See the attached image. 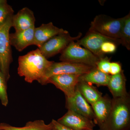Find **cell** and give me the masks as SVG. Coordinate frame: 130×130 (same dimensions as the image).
Returning <instances> with one entry per match:
<instances>
[{
  "label": "cell",
  "instance_id": "cell-1",
  "mask_svg": "<svg viewBox=\"0 0 130 130\" xmlns=\"http://www.w3.org/2000/svg\"><path fill=\"white\" fill-rule=\"evenodd\" d=\"M54 62L45 58L38 48L19 57L18 74L29 83L38 82Z\"/></svg>",
  "mask_w": 130,
  "mask_h": 130
},
{
  "label": "cell",
  "instance_id": "cell-7",
  "mask_svg": "<svg viewBox=\"0 0 130 130\" xmlns=\"http://www.w3.org/2000/svg\"><path fill=\"white\" fill-rule=\"evenodd\" d=\"M82 36L81 32L74 37H72L69 32L57 35L43 43L39 49L43 55L48 59L61 53L71 42L79 40Z\"/></svg>",
  "mask_w": 130,
  "mask_h": 130
},
{
  "label": "cell",
  "instance_id": "cell-6",
  "mask_svg": "<svg viewBox=\"0 0 130 130\" xmlns=\"http://www.w3.org/2000/svg\"><path fill=\"white\" fill-rule=\"evenodd\" d=\"M94 67L79 63L67 61H54L47 69L43 77L38 83L42 85H46L48 79L52 76L63 74L81 75L89 72Z\"/></svg>",
  "mask_w": 130,
  "mask_h": 130
},
{
  "label": "cell",
  "instance_id": "cell-4",
  "mask_svg": "<svg viewBox=\"0 0 130 130\" xmlns=\"http://www.w3.org/2000/svg\"><path fill=\"white\" fill-rule=\"evenodd\" d=\"M61 61L84 64L96 67L100 59L87 49L83 47L77 42H71L61 53L59 58Z\"/></svg>",
  "mask_w": 130,
  "mask_h": 130
},
{
  "label": "cell",
  "instance_id": "cell-14",
  "mask_svg": "<svg viewBox=\"0 0 130 130\" xmlns=\"http://www.w3.org/2000/svg\"><path fill=\"white\" fill-rule=\"evenodd\" d=\"M35 28V26L25 30L10 33L9 38L11 46L20 52L27 47L33 45Z\"/></svg>",
  "mask_w": 130,
  "mask_h": 130
},
{
  "label": "cell",
  "instance_id": "cell-5",
  "mask_svg": "<svg viewBox=\"0 0 130 130\" xmlns=\"http://www.w3.org/2000/svg\"><path fill=\"white\" fill-rule=\"evenodd\" d=\"M123 18H113L105 14L97 15L90 24V29L107 37L120 39Z\"/></svg>",
  "mask_w": 130,
  "mask_h": 130
},
{
  "label": "cell",
  "instance_id": "cell-28",
  "mask_svg": "<svg viewBox=\"0 0 130 130\" xmlns=\"http://www.w3.org/2000/svg\"><path fill=\"white\" fill-rule=\"evenodd\" d=\"M51 130H56V129H55V128H54H54H53V129H52Z\"/></svg>",
  "mask_w": 130,
  "mask_h": 130
},
{
  "label": "cell",
  "instance_id": "cell-11",
  "mask_svg": "<svg viewBox=\"0 0 130 130\" xmlns=\"http://www.w3.org/2000/svg\"><path fill=\"white\" fill-rule=\"evenodd\" d=\"M66 107L68 110L83 115L94 121L95 117L92 107L76 87L74 95L66 97Z\"/></svg>",
  "mask_w": 130,
  "mask_h": 130
},
{
  "label": "cell",
  "instance_id": "cell-20",
  "mask_svg": "<svg viewBox=\"0 0 130 130\" xmlns=\"http://www.w3.org/2000/svg\"><path fill=\"white\" fill-rule=\"evenodd\" d=\"M120 44L128 50H130V13L123 18L120 30Z\"/></svg>",
  "mask_w": 130,
  "mask_h": 130
},
{
  "label": "cell",
  "instance_id": "cell-18",
  "mask_svg": "<svg viewBox=\"0 0 130 130\" xmlns=\"http://www.w3.org/2000/svg\"><path fill=\"white\" fill-rule=\"evenodd\" d=\"M76 88L82 96L91 105L102 97V93L90 84L79 81L77 84Z\"/></svg>",
  "mask_w": 130,
  "mask_h": 130
},
{
  "label": "cell",
  "instance_id": "cell-22",
  "mask_svg": "<svg viewBox=\"0 0 130 130\" xmlns=\"http://www.w3.org/2000/svg\"><path fill=\"white\" fill-rule=\"evenodd\" d=\"M7 82L4 75L0 71V100L2 105L5 107L7 106L8 103Z\"/></svg>",
  "mask_w": 130,
  "mask_h": 130
},
{
  "label": "cell",
  "instance_id": "cell-21",
  "mask_svg": "<svg viewBox=\"0 0 130 130\" xmlns=\"http://www.w3.org/2000/svg\"><path fill=\"white\" fill-rule=\"evenodd\" d=\"M14 11L7 1L0 5V26L3 25L10 17L13 15Z\"/></svg>",
  "mask_w": 130,
  "mask_h": 130
},
{
  "label": "cell",
  "instance_id": "cell-16",
  "mask_svg": "<svg viewBox=\"0 0 130 130\" xmlns=\"http://www.w3.org/2000/svg\"><path fill=\"white\" fill-rule=\"evenodd\" d=\"M126 78L123 70L118 74L111 75L107 86L113 98H120L129 95L126 91Z\"/></svg>",
  "mask_w": 130,
  "mask_h": 130
},
{
  "label": "cell",
  "instance_id": "cell-10",
  "mask_svg": "<svg viewBox=\"0 0 130 130\" xmlns=\"http://www.w3.org/2000/svg\"><path fill=\"white\" fill-rule=\"evenodd\" d=\"M57 121L74 130H94L96 125L92 120L70 110Z\"/></svg>",
  "mask_w": 130,
  "mask_h": 130
},
{
  "label": "cell",
  "instance_id": "cell-24",
  "mask_svg": "<svg viewBox=\"0 0 130 130\" xmlns=\"http://www.w3.org/2000/svg\"><path fill=\"white\" fill-rule=\"evenodd\" d=\"M119 44L112 41L105 42L103 43L101 47V51L103 54H113L115 53Z\"/></svg>",
  "mask_w": 130,
  "mask_h": 130
},
{
  "label": "cell",
  "instance_id": "cell-9",
  "mask_svg": "<svg viewBox=\"0 0 130 130\" xmlns=\"http://www.w3.org/2000/svg\"><path fill=\"white\" fill-rule=\"evenodd\" d=\"M80 75L70 74L54 75L48 79L46 84H53L63 91L66 97H71L74 95Z\"/></svg>",
  "mask_w": 130,
  "mask_h": 130
},
{
  "label": "cell",
  "instance_id": "cell-3",
  "mask_svg": "<svg viewBox=\"0 0 130 130\" xmlns=\"http://www.w3.org/2000/svg\"><path fill=\"white\" fill-rule=\"evenodd\" d=\"M12 17L9 18L3 25L0 26V71L7 82L10 78L9 68L13 61L9 38Z\"/></svg>",
  "mask_w": 130,
  "mask_h": 130
},
{
  "label": "cell",
  "instance_id": "cell-2",
  "mask_svg": "<svg viewBox=\"0 0 130 130\" xmlns=\"http://www.w3.org/2000/svg\"><path fill=\"white\" fill-rule=\"evenodd\" d=\"M130 127L129 95L113 98L111 109L108 118L98 130H129Z\"/></svg>",
  "mask_w": 130,
  "mask_h": 130
},
{
  "label": "cell",
  "instance_id": "cell-17",
  "mask_svg": "<svg viewBox=\"0 0 130 130\" xmlns=\"http://www.w3.org/2000/svg\"><path fill=\"white\" fill-rule=\"evenodd\" d=\"M111 76L102 72L96 67L93 68L89 72L80 75L79 81L94 84L98 86H107Z\"/></svg>",
  "mask_w": 130,
  "mask_h": 130
},
{
  "label": "cell",
  "instance_id": "cell-15",
  "mask_svg": "<svg viewBox=\"0 0 130 130\" xmlns=\"http://www.w3.org/2000/svg\"><path fill=\"white\" fill-rule=\"evenodd\" d=\"M12 21V27L15 31H21L35 26L36 19L32 11L28 7H24L13 14Z\"/></svg>",
  "mask_w": 130,
  "mask_h": 130
},
{
  "label": "cell",
  "instance_id": "cell-26",
  "mask_svg": "<svg viewBox=\"0 0 130 130\" xmlns=\"http://www.w3.org/2000/svg\"><path fill=\"white\" fill-rule=\"evenodd\" d=\"M51 122L53 125L54 128L56 130H74L62 125L55 120H52Z\"/></svg>",
  "mask_w": 130,
  "mask_h": 130
},
{
  "label": "cell",
  "instance_id": "cell-8",
  "mask_svg": "<svg viewBox=\"0 0 130 130\" xmlns=\"http://www.w3.org/2000/svg\"><path fill=\"white\" fill-rule=\"evenodd\" d=\"M108 41L115 42L119 45L121 44L119 39L107 37L90 29L84 37L76 42L80 46L91 51L100 59L105 56V55L101 51V47L103 43Z\"/></svg>",
  "mask_w": 130,
  "mask_h": 130
},
{
  "label": "cell",
  "instance_id": "cell-19",
  "mask_svg": "<svg viewBox=\"0 0 130 130\" xmlns=\"http://www.w3.org/2000/svg\"><path fill=\"white\" fill-rule=\"evenodd\" d=\"M54 126L51 122L46 124L43 120L29 121L23 127L12 126L5 123H0V130H51Z\"/></svg>",
  "mask_w": 130,
  "mask_h": 130
},
{
  "label": "cell",
  "instance_id": "cell-23",
  "mask_svg": "<svg viewBox=\"0 0 130 130\" xmlns=\"http://www.w3.org/2000/svg\"><path fill=\"white\" fill-rule=\"evenodd\" d=\"M111 63L110 58L105 56L102 59H100L98 61L96 64V68L102 72L109 74Z\"/></svg>",
  "mask_w": 130,
  "mask_h": 130
},
{
  "label": "cell",
  "instance_id": "cell-12",
  "mask_svg": "<svg viewBox=\"0 0 130 130\" xmlns=\"http://www.w3.org/2000/svg\"><path fill=\"white\" fill-rule=\"evenodd\" d=\"M68 32V31L54 25L52 22L42 24L39 27L35 28L33 45L40 48L43 43L54 37Z\"/></svg>",
  "mask_w": 130,
  "mask_h": 130
},
{
  "label": "cell",
  "instance_id": "cell-25",
  "mask_svg": "<svg viewBox=\"0 0 130 130\" xmlns=\"http://www.w3.org/2000/svg\"><path fill=\"white\" fill-rule=\"evenodd\" d=\"M121 64L118 62H111L109 74L114 75L120 73L122 71Z\"/></svg>",
  "mask_w": 130,
  "mask_h": 130
},
{
  "label": "cell",
  "instance_id": "cell-13",
  "mask_svg": "<svg viewBox=\"0 0 130 130\" xmlns=\"http://www.w3.org/2000/svg\"><path fill=\"white\" fill-rule=\"evenodd\" d=\"M112 99L106 95L91 105L94 115V122L99 128L102 126L106 121L111 112Z\"/></svg>",
  "mask_w": 130,
  "mask_h": 130
},
{
  "label": "cell",
  "instance_id": "cell-27",
  "mask_svg": "<svg viewBox=\"0 0 130 130\" xmlns=\"http://www.w3.org/2000/svg\"><path fill=\"white\" fill-rule=\"evenodd\" d=\"M7 1H6V0H0V5L1 4H2V3H4L6 2Z\"/></svg>",
  "mask_w": 130,
  "mask_h": 130
}]
</instances>
